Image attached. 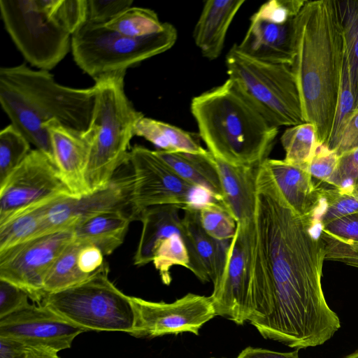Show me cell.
<instances>
[{
  "label": "cell",
  "mask_w": 358,
  "mask_h": 358,
  "mask_svg": "<svg viewBox=\"0 0 358 358\" xmlns=\"http://www.w3.org/2000/svg\"><path fill=\"white\" fill-rule=\"evenodd\" d=\"M324 250L310 216L289 205L263 162L250 223L248 321L266 339L297 350L321 345L341 327L322 287Z\"/></svg>",
  "instance_id": "cell-1"
},
{
  "label": "cell",
  "mask_w": 358,
  "mask_h": 358,
  "mask_svg": "<svg viewBox=\"0 0 358 358\" xmlns=\"http://www.w3.org/2000/svg\"><path fill=\"white\" fill-rule=\"evenodd\" d=\"M345 44L336 0L306 1L294 20L291 69L306 122L313 124L325 144L334 120Z\"/></svg>",
  "instance_id": "cell-2"
},
{
  "label": "cell",
  "mask_w": 358,
  "mask_h": 358,
  "mask_svg": "<svg viewBox=\"0 0 358 358\" xmlns=\"http://www.w3.org/2000/svg\"><path fill=\"white\" fill-rule=\"evenodd\" d=\"M96 90L73 88L57 83L48 71L25 64L0 69V103L11 124L55 164L45 125L57 121L78 131L89 129Z\"/></svg>",
  "instance_id": "cell-3"
},
{
  "label": "cell",
  "mask_w": 358,
  "mask_h": 358,
  "mask_svg": "<svg viewBox=\"0 0 358 358\" xmlns=\"http://www.w3.org/2000/svg\"><path fill=\"white\" fill-rule=\"evenodd\" d=\"M191 112L215 157L231 164L257 167L265 159L278 134L233 80L195 97Z\"/></svg>",
  "instance_id": "cell-4"
},
{
  "label": "cell",
  "mask_w": 358,
  "mask_h": 358,
  "mask_svg": "<svg viewBox=\"0 0 358 358\" xmlns=\"http://www.w3.org/2000/svg\"><path fill=\"white\" fill-rule=\"evenodd\" d=\"M125 73L115 72L94 80L96 100L90 126L94 137L85 170L91 194L107 188L117 171L129 162L136 124L144 116L127 96Z\"/></svg>",
  "instance_id": "cell-5"
},
{
  "label": "cell",
  "mask_w": 358,
  "mask_h": 358,
  "mask_svg": "<svg viewBox=\"0 0 358 358\" xmlns=\"http://www.w3.org/2000/svg\"><path fill=\"white\" fill-rule=\"evenodd\" d=\"M105 263L87 280L46 294L41 304L86 331H124L133 335L136 313L129 296L109 280Z\"/></svg>",
  "instance_id": "cell-6"
},
{
  "label": "cell",
  "mask_w": 358,
  "mask_h": 358,
  "mask_svg": "<svg viewBox=\"0 0 358 358\" xmlns=\"http://www.w3.org/2000/svg\"><path fill=\"white\" fill-rule=\"evenodd\" d=\"M229 78L274 126L305 122L300 94L291 66L249 57L234 44L226 57Z\"/></svg>",
  "instance_id": "cell-7"
},
{
  "label": "cell",
  "mask_w": 358,
  "mask_h": 358,
  "mask_svg": "<svg viewBox=\"0 0 358 358\" xmlns=\"http://www.w3.org/2000/svg\"><path fill=\"white\" fill-rule=\"evenodd\" d=\"M71 39L75 62L95 80L103 75L126 71L168 50L177 40V30L165 22L160 32L131 37L110 29L103 24L87 21Z\"/></svg>",
  "instance_id": "cell-8"
},
{
  "label": "cell",
  "mask_w": 358,
  "mask_h": 358,
  "mask_svg": "<svg viewBox=\"0 0 358 358\" xmlns=\"http://www.w3.org/2000/svg\"><path fill=\"white\" fill-rule=\"evenodd\" d=\"M0 12L12 41L32 66L49 71L68 53L71 35L39 0H0Z\"/></svg>",
  "instance_id": "cell-9"
},
{
  "label": "cell",
  "mask_w": 358,
  "mask_h": 358,
  "mask_svg": "<svg viewBox=\"0 0 358 358\" xmlns=\"http://www.w3.org/2000/svg\"><path fill=\"white\" fill-rule=\"evenodd\" d=\"M129 162L132 169V221L150 207L172 205L184 210L212 200L207 199L211 198L207 192L179 176L153 150L136 145L129 151Z\"/></svg>",
  "instance_id": "cell-10"
},
{
  "label": "cell",
  "mask_w": 358,
  "mask_h": 358,
  "mask_svg": "<svg viewBox=\"0 0 358 358\" xmlns=\"http://www.w3.org/2000/svg\"><path fill=\"white\" fill-rule=\"evenodd\" d=\"M69 196H73L52 162L31 150L0 183V226L36 205Z\"/></svg>",
  "instance_id": "cell-11"
},
{
  "label": "cell",
  "mask_w": 358,
  "mask_h": 358,
  "mask_svg": "<svg viewBox=\"0 0 358 358\" xmlns=\"http://www.w3.org/2000/svg\"><path fill=\"white\" fill-rule=\"evenodd\" d=\"M73 228L31 239L0 252V280L24 290L41 304L43 286L51 266L74 239Z\"/></svg>",
  "instance_id": "cell-12"
},
{
  "label": "cell",
  "mask_w": 358,
  "mask_h": 358,
  "mask_svg": "<svg viewBox=\"0 0 358 358\" xmlns=\"http://www.w3.org/2000/svg\"><path fill=\"white\" fill-rule=\"evenodd\" d=\"M136 324L132 336L155 338L190 332L196 336L215 311L210 296L188 293L171 303L154 302L131 296Z\"/></svg>",
  "instance_id": "cell-13"
},
{
  "label": "cell",
  "mask_w": 358,
  "mask_h": 358,
  "mask_svg": "<svg viewBox=\"0 0 358 358\" xmlns=\"http://www.w3.org/2000/svg\"><path fill=\"white\" fill-rule=\"evenodd\" d=\"M250 222L236 223L223 272L210 296L216 316L238 325L247 322L250 315L248 263Z\"/></svg>",
  "instance_id": "cell-14"
},
{
  "label": "cell",
  "mask_w": 358,
  "mask_h": 358,
  "mask_svg": "<svg viewBox=\"0 0 358 358\" xmlns=\"http://www.w3.org/2000/svg\"><path fill=\"white\" fill-rule=\"evenodd\" d=\"M84 331L43 304L29 303L0 318V336L57 353Z\"/></svg>",
  "instance_id": "cell-15"
},
{
  "label": "cell",
  "mask_w": 358,
  "mask_h": 358,
  "mask_svg": "<svg viewBox=\"0 0 358 358\" xmlns=\"http://www.w3.org/2000/svg\"><path fill=\"white\" fill-rule=\"evenodd\" d=\"M51 142L55 166L71 194L76 198L90 194L85 170L94 131H78L57 121L45 125Z\"/></svg>",
  "instance_id": "cell-16"
},
{
  "label": "cell",
  "mask_w": 358,
  "mask_h": 358,
  "mask_svg": "<svg viewBox=\"0 0 358 358\" xmlns=\"http://www.w3.org/2000/svg\"><path fill=\"white\" fill-rule=\"evenodd\" d=\"M184 212L182 220L189 256L188 269L202 282L211 280L214 285L223 272L231 240L215 239L204 231L198 206L187 207Z\"/></svg>",
  "instance_id": "cell-17"
},
{
  "label": "cell",
  "mask_w": 358,
  "mask_h": 358,
  "mask_svg": "<svg viewBox=\"0 0 358 358\" xmlns=\"http://www.w3.org/2000/svg\"><path fill=\"white\" fill-rule=\"evenodd\" d=\"M294 20L283 24L255 16L238 47L249 57L270 63L291 66L294 57Z\"/></svg>",
  "instance_id": "cell-18"
},
{
  "label": "cell",
  "mask_w": 358,
  "mask_h": 358,
  "mask_svg": "<svg viewBox=\"0 0 358 358\" xmlns=\"http://www.w3.org/2000/svg\"><path fill=\"white\" fill-rule=\"evenodd\" d=\"M215 160L222 189L223 206L236 223L251 221L256 207L257 166L234 165L216 157Z\"/></svg>",
  "instance_id": "cell-19"
},
{
  "label": "cell",
  "mask_w": 358,
  "mask_h": 358,
  "mask_svg": "<svg viewBox=\"0 0 358 358\" xmlns=\"http://www.w3.org/2000/svg\"><path fill=\"white\" fill-rule=\"evenodd\" d=\"M244 0L205 1L194 30V40L202 55L210 60L221 54L228 29Z\"/></svg>",
  "instance_id": "cell-20"
},
{
  "label": "cell",
  "mask_w": 358,
  "mask_h": 358,
  "mask_svg": "<svg viewBox=\"0 0 358 358\" xmlns=\"http://www.w3.org/2000/svg\"><path fill=\"white\" fill-rule=\"evenodd\" d=\"M263 164L289 205L301 215H310L317 205L320 186L308 170L284 159H266Z\"/></svg>",
  "instance_id": "cell-21"
},
{
  "label": "cell",
  "mask_w": 358,
  "mask_h": 358,
  "mask_svg": "<svg viewBox=\"0 0 358 358\" xmlns=\"http://www.w3.org/2000/svg\"><path fill=\"white\" fill-rule=\"evenodd\" d=\"M179 208L172 205H162L144 210L138 220L142 222V231L134 257V264L144 266L153 261L159 243L173 234L184 236Z\"/></svg>",
  "instance_id": "cell-22"
},
{
  "label": "cell",
  "mask_w": 358,
  "mask_h": 358,
  "mask_svg": "<svg viewBox=\"0 0 358 358\" xmlns=\"http://www.w3.org/2000/svg\"><path fill=\"white\" fill-rule=\"evenodd\" d=\"M155 152L179 176L203 189L213 200L222 205L221 182L215 157L209 151L204 154L166 152L160 150Z\"/></svg>",
  "instance_id": "cell-23"
},
{
  "label": "cell",
  "mask_w": 358,
  "mask_h": 358,
  "mask_svg": "<svg viewBox=\"0 0 358 358\" xmlns=\"http://www.w3.org/2000/svg\"><path fill=\"white\" fill-rule=\"evenodd\" d=\"M132 219L124 211L115 210L92 216L75 226L74 238L99 248L103 255L112 254L122 243Z\"/></svg>",
  "instance_id": "cell-24"
},
{
  "label": "cell",
  "mask_w": 358,
  "mask_h": 358,
  "mask_svg": "<svg viewBox=\"0 0 358 358\" xmlns=\"http://www.w3.org/2000/svg\"><path fill=\"white\" fill-rule=\"evenodd\" d=\"M325 259L338 261L358 268V212L320 228Z\"/></svg>",
  "instance_id": "cell-25"
},
{
  "label": "cell",
  "mask_w": 358,
  "mask_h": 358,
  "mask_svg": "<svg viewBox=\"0 0 358 358\" xmlns=\"http://www.w3.org/2000/svg\"><path fill=\"white\" fill-rule=\"evenodd\" d=\"M135 136L152 143L160 150L204 154L208 152L190 132L172 124L143 116L136 123Z\"/></svg>",
  "instance_id": "cell-26"
},
{
  "label": "cell",
  "mask_w": 358,
  "mask_h": 358,
  "mask_svg": "<svg viewBox=\"0 0 358 358\" xmlns=\"http://www.w3.org/2000/svg\"><path fill=\"white\" fill-rule=\"evenodd\" d=\"M83 244L74 238L57 257L44 281L45 294L77 285L94 275H87L78 268V255Z\"/></svg>",
  "instance_id": "cell-27"
},
{
  "label": "cell",
  "mask_w": 358,
  "mask_h": 358,
  "mask_svg": "<svg viewBox=\"0 0 358 358\" xmlns=\"http://www.w3.org/2000/svg\"><path fill=\"white\" fill-rule=\"evenodd\" d=\"M61 198L29 208L0 226V252L33 239L47 208Z\"/></svg>",
  "instance_id": "cell-28"
},
{
  "label": "cell",
  "mask_w": 358,
  "mask_h": 358,
  "mask_svg": "<svg viewBox=\"0 0 358 358\" xmlns=\"http://www.w3.org/2000/svg\"><path fill=\"white\" fill-rule=\"evenodd\" d=\"M358 212V198L352 193L329 186H320L319 201L309 215L317 229L343 216Z\"/></svg>",
  "instance_id": "cell-29"
},
{
  "label": "cell",
  "mask_w": 358,
  "mask_h": 358,
  "mask_svg": "<svg viewBox=\"0 0 358 358\" xmlns=\"http://www.w3.org/2000/svg\"><path fill=\"white\" fill-rule=\"evenodd\" d=\"M284 160L308 169L319 144L315 126L309 122L292 126L281 136Z\"/></svg>",
  "instance_id": "cell-30"
},
{
  "label": "cell",
  "mask_w": 358,
  "mask_h": 358,
  "mask_svg": "<svg viewBox=\"0 0 358 358\" xmlns=\"http://www.w3.org/2000/svg\"><path fill=\"white\" fill-rule=\"evenodd\" d=\"M343 32L345 55L352 87L358 104V0L336 1Z\"/></svg>",
  "instance_id": "cell-31"
},
{
  "label": "cell",
  "mask_w": 358,
  "mask_h": 358,
  "mask_svg": "<svg viewBox=\"0 0 358 358\" xmlns=\"http://www.w3.org/2000/svg\"><path fill=\"white\" fill-rule=\"evenodd\" d=\"M104 25L128 36L141 37L162 31L165 22H161L151 9L130 7Z\"/></svg>",
  "instance_id": "cell-32"
},
{
  "label": "cell",
  "mask_w": 358,
  "mask_h": 358,
  "mask_svg": "<svg viewBox=\"0 0 358 358\" xmlns=\"http://www.w3.org/2000/svg\"><path fill=\"white\" fill-rule=\"evenodd\" d=\"M30 143L22 133L10 124L0 131V183L31 152Z\"/></svg>",
  "instance_id": "cell-33"
},
{
  "label": "cell",
  "mask_w": 358,
  "mask_h": 358,
  "mask_svg": "<svg viewBox=\"0 0 358 358\" xmlns=\"http://www.w3.org/2000/svg\"><path fill=\"white\" fill-rule=\"evenodd\" d=\"M152 262L166 285L171 282V269L173 266L188 269L189 256L182 235L173 234L164 239L155 251Z\"/></svg>",
  "instance_id": "cell-34"
},
{
  "label": "cell",
  "mask_w": 358,
  "mask_h": 358,
  "mask_svg": "<svg viewBox=\"0 0 358 358\" xmlns=\"http://www.w3.org/2000/svg\"><path fill=\"white\" fill-rule=\"evenodd\" d=\"M201 227L211 237L230 241L234 237L236 222L228 210L220 203L209 200L199 206Z\"/></svg>",
  "instance_id": "cell-35"
},
{
  "label": "cell",
  "mask_w": 358,
  "mask_h": 358,
  "mask_svg": "<svg viewBox=\"0 0 358 358\" xmlns=\"http://www.w3.org/2000/svg\"><path fill=\"white\" fill-rule=\"evenodd\" d=\"M355 109L356 101L345 55L341 81L333 127L327 143L324 144L329 150L334 151L341 131Z\"/></svg>",
  "instance_id": "cell-36"
},
{
  "label": "cell",
  "mask_w": 358,
  "mask_h": 358,
  "mask_svg": "<svg viewBox=\"0 0 358 358\" xmlns=\"http://www.w3.org/2000/svg\"><path fill=\"white\" fill-rule=\"evenodd\" d=\"M41 4L71 35L87 21V0H41Z\"/></svg>",
  "instance_id": "cell-37"
},
{
  "label": "cell",
  "mask_w": 358,
  "mask_h": 358,
  "mask_svg": "<svg viewBox=\"0 0 358 358\" xmlns=\"http://www.w3.org/2000/svg\"><path fill=\"white\" fill-rule=\"evenodd\" d=\"M327 185L349 192L358 185V148L338 156L336 169Z\"/></svg>",
  "instance_id": "cell-38"
},
{
  "label": "cell",
  "mask_w": 358,
  "mask_h": 358,
  "mask_svg": "<svg viewBox=\"0 0 358 358\" xmlns=\"http://www.w3.org/2000/svg\"><path fill=\"white\" fill-rule=\"evenodd\" d=\"M304 0H271L262 4L254 15L275 23H286L295 18L303 8Z\"/></svg>",
  "instance_id": "cell-39"
},
{
  "label": "cell",
  "mask_w": 358,
  "mask_h": 358,
  "mask_svg": "<svg viewBox=\"0 0 358 358\" xmlns=\"http://www.w3.org/2000/svg\"><path fill=\"white\" fill-rule=\"evenodd\" d=\"M338 162V155L324 144H318L308 170L317 186L327 184Z\"/></svg>",
  "instance_id": "cell-40"
},
{
  "label": "cell",
  "mask_w": 358,
  "mask_h": 358,
  "mask_svg": "<svg viewBox=\"0 0 358 358\" xmlns=\"http://www.w3.org/2000/svg\"><path fill=\"white\" fill-rule=\"evenodd\" d=\"M132 0H87V21L106 24L131 7Z\"/></svg>",
  "instance_id": "cell-41"
},
{
  "label": "cell",
  "mask_w": 358,
  "mask_h": 358,
  "mask_svg": "<svg viewBox=\"0 0 358 358\" xmlns=\"http://www.w3.org/2000/svg\"><path fill=\"white\" fill-rule=\"evenodd\" d=\"M57 353L27 345L16 339L0 336V358H50Z\"/></svg>",
  "instance_id": "cell-42"
},
{
  "label": "cell",
  "mask_w": 358,
  "mask_h": 358,
  "mask_svg": "<svg viewBox=\"0 0 358 358\" xmlns=\"http://www.w3.org/2000/svg\"><path fill=\"white\" fill-rule=\"evenodd\" d=\"M29 295L21 288L0 280V318L28 305Z\"/></svg>",
  "instance_id": "cell-43"
},
{
  "label": "cell",
  "mask_w": 358,
  "mask_h": 358,
  "mask_svg": "<svg viewBox=\"0 0 358 358\" xmlns=\"http://www.w3.org/2000/svg\"><path fill=\"white\" fill-rule=\"evenodd\" d=\"M103 254L96 246L84 243L78 255V266L83 273L92 275L105 264Z\"/></svg>",
  "instance_id": "cell-44"
},
{
  "label": "cell",
  "mask_w": 358,
  "mask_h": 358,
  "mask_svg": "<svg viewBox=\"0 0 358 358\" xmlns=\"http://www.w3.org/2000/svg\"><path fill=\"white\" fill-rule=\"evenodd\" d=\"M358 148V108L352 113L340 134L334 152L340 156Z\"/></svg>",
  "instance_id": "cell-45"
},
{
  "label": "cell",
  "mask_w": 358,
  "mask_h": 358,
  "mask_svg": "<svg viewBox=\"0 0 358 358\" xmlns=\"http://www.w3.org/2000/svg\"><path fill=\"white\" fill-rule=\"evenodd\" d=\"M299 350L288 352H276L270 350L247 347L243 349L236 358H300Z\"/></svg>",
  "instance_id": "cell-46"
},
{
  "label": "cell",
  "mask_w": 358,
  "mask_h": 358,
  "mask_svg": "<svg viewBox=\"0 0 358 358\" xmlns=\"http://www.w3.org/2000/svg\"><path fill=\"white\" fill-rule=\"evenodd\" d=\"M343 358H358V350H357L354 352H352L351 354L345 356Z\"/></svg>",
  "instance_id": "cell-47"
},
{
  "label": "cell",
  "mask_w": 358,
  "mask_h": 358,
  "mask_svg": "<svg viewBox=\"0 0 358 358\" xmlns=\"http://www.w3.org/2000/svg\"><path fill=\"white\" fill-rule=\"evenodd\" d=\"M350 193H352L353 195H355V196H357L358 198V185L352 189Z\"/></svg>",
  "instance_id": "cell-48"
},
{
  "label": "cell",
  "mask_w": 358,
  "mask_h": 358,
  "mask_svg": "<svg viewBox=\"0 0 358 358\" xmlns=\"http://www.w3.org/2000/svg\"><path fill=\"white\" fill-rule=\"evenodd\" d=\"M50 358H59V357L57 355V356H55V357H50Z\"/></svg>",
  "instance_id": "cell-49"
},
{
  "label": "cell",
  "mask_w": 358,
  "mask_h": 358,
  "mask_svg": "<svg viewBox=\"0 0 358 358\" xmlns=\"http://www.w3.org/2000/svg\"><path fill=\"white\" fill-rule=\"evenodd\" d=\"M209 358H217V357H209ZM222 358H224V357H222Z\"/></svg>",
  "instance_id": "cell-50"
},
{
  "label": "cell",
  "mask_w": 358,
  "mask_h": 358,
  "mask_svg": "<svg viewBox=\"0 0 358 358\" xmlns=\"http://www.w3.org/2000/svg\"><path fill=\"white\" fill-rule=\"evenodd\" d=\"M357 108H358V104H357Z\"/></svg>",
  "instance_id": "cell-51"
}]
</instances>
